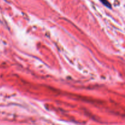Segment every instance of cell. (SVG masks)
<instances>
[{
	"instance_id": "1",
	"label": "cell",
	"mask_w": 125,
	"mask_h": 125,
	"mask_svg": "<svg viewBox=\"0 0 125 125\" xmlns=\"http://www.w3.org/2000/svg\"><path fill=\"white\" fill-rule=\"evenodd\" d=\"M100 1H101V2H102L104 5H105L106 7H109V8H111V4H110L109 2L107 1V0H100Z\"/></svg>"
}]
</instances>
